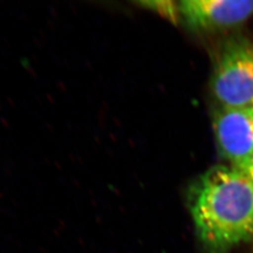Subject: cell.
I'll use <instances>...</instances> for the list:
<instances>
[{"instance_id": "3", "label": "cell", "mask_w": 253, "mask_h": 253, "mask_svg": "<svg viewBox=\"0 0 253 253\" xmlns=\"http://www.w3.org/2000/svg\"><path fill=\"white\" fill-rule=\"evenodd\" d=\"M213 130L217 151L240 169L253 153V116L248 108L218 106L213 117Z\"/></svg>"}, {"instance_id": "2", "label": "cell", "mask_w": 253, "mask_h": 253, "mask_svg": "<svg viewBox=\"0 0 253 253\" xmlns=\"http://www.w3.org/2000/svg\"><path fill=\"white\" fill-rule=\"evenodd\" d=\"M218 106L250 108L253 103V42L228 41L217 54L210 81Z\"/></svg>"}, {"instance_id": "1", "label": "cell", "mask_w": 253, "mask_h": 253, "mask_svg": "<svg viewBox=\"0 0 253 253\" xmlns=\"http://www.w3.org/2000/svg\"><path fill=\"white\" fill-rule=\"evenodd\" d=\"M190 212L200 240L224 253L253 236V181L233 167L217 165L190 188Z\"/></svg>"}, {"instance_id": "6", "label": "cell", "mask_w": 253, "mask_h": 253, "mask_svg": "<svg viewBox=\"0 0 253 253\" xmlns=\"http://www.w3.org/2000/svg\"><path fill=\"white\" fill-rule=\"evenodd\" d=\"M238 171L244 173L246 176L253 181V153L249 158V160L241 166V168L238 169Z\"/></svg>"}, {"instance_id": "5", "label": "cell", "mask_w": 253, "mask_h": 253, "mask_svg": "<svg viewBox=\"0 0 253 253\" xmlns=\"http://www.w3.org/2000/svg\"><path fill=\"white\" fill-rule=\"evenodd\" d=\"M138 4L146 9H152L172 23L177 22L178 17L180 16L178 3L172 1H144L139 2Z\"/></svg>"}, {"instance_id": "4", "label": "cell", "mask_w": 253, "mask_h": 253, "mask_svg": "<svg viewBox=\"0 0 253 253\" xmlns=\"http://www.w3.org/2000/svg\"><path fill=\"white\" fill-rule=\"evenodd\" d=\"M178 5L186 24L199 31L235 27L253 14V0H183Z\"/></svg>"}, {"instance_id": "7", "label": "cell", "mask_w": 253, "mask_h": 253, "mask_svg": "<svg viewBox=\"0 0 253 253\" xmlns=\"http://www.w3.org/2000/svg\"><path fill=\"white\" fill-rule=\"evenodd\" d=\"M249 110H250V111H251V113H252V115H253V104H252V106H251V107H250V108H249Z\"/></svg>"}]
</instances>
